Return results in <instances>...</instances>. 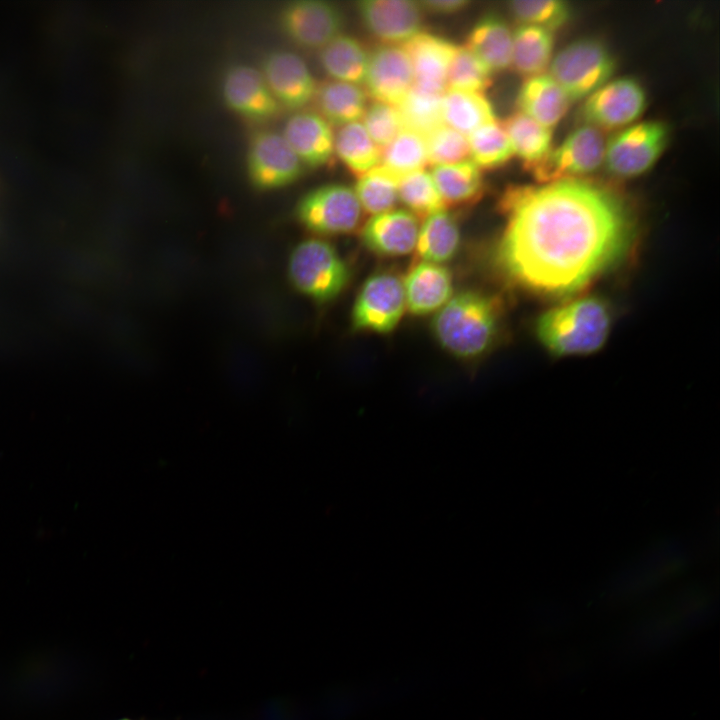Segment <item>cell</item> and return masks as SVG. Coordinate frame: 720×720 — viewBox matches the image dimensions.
Instances as JSON below:
<instances>
[{
  "label": "cell",
  "instance_id": "60d3db41",
  "mask_svg": "<svg viewBox=\"0 0 720 720\" xmlns=\"http://www.w3.org/2000/svg\"><path fill=\"white\" fill-rule=\"evenodd\" d=\"M119 720H133V719H130V718H122V719H119Z\"/></svg>",
  "mask_w": 720,
  "mask_h": 720
},
{
  "label": "cell",
  "instance_id": "7a4b0ae2",
  "mask_svg": "<svg viewBox=\"0 0 720 720\" xmlns=\"http://www.w3.org/2000/svg\"><path fill=\"white\" fill-rule=\"evenodd\" d=\"M611 321V312L604 300L584 296L543 313L536 323V333L553 354L586 355L599 350L605 343Z\"/></svg>",
  "mask_w": 720,
  "mask_h": 720
},
{
  "label": "cell",
  "instance_id": "ab89813d",
  "mask_svg": "<svg viewBox=\"0 0 720 720\" xmlns=\"http://www.w3.org/2000/svg\"><path fill=\"white\" fill-rule=\"evenodd\" d=\"M419 3L423 11L435 14H454L471 4L468 0H422Z\"/></svg>",
  "mask_w": 720,
  "mask_h": 720
},
{
  "label": "cell",
  "instance_id": "83f0119b",
  "mask_svg": "<svg viewBox=\"0 0 720 720\" xmlns=\"http://www.w3.org/2000/svg\"><path fill=\"white\" fill-rule=\"evenodd\" d=\"M553 47L552 31L521 24L513 32L511 65L528 77L542 74L552 60Z\"/></svg>",
  "mask_w": 720,
  "mask_h": 720
},
{
  "label": "cell",
  "instance_id": "603a6c76",
  "mask_svg": "<svg viewBox=\"0 0 720 720\" xmlns=\"http://www.w3.org/2000/svg\"><path fill=\"white\" fill-rule=\"evenodd\" d=\"M320 114L330 125L359 122L367 109V93L359 86L330 80L318 84L314 97Z\"/></svg>",
  "mask_w": 720,
  "mask_h": 720
},
{
  "label": "cell",
  "instance_id": "4316f807",
  "mask_svg": "<svg viewBox=\"0 0 720 720\" xmlns=\"http://www.w3.org/2000/svg\"><path fill=\"white\" fill-rule=\"evenodd\" d=\"M443 122L468 136L496 120L493 107L483 93L446 89L442 97Z\"/></svg>",
  "mask_w": 720,
  "mask_h": 720
},
{
  "label": "cell",
  "instance_id": "5bb4252c",
  "mask_svg": "<svg viewBox=\"0 0 720 720\" xmlns=\"http://www.w3.org/2000/svg\"><path fill=\"white\" fill-rule=\"evenodd\" d=\"M356 11L367 31L385 44L406 43L421 32L419 1L361 0L356 2Z\"/></svg>",
  "mask_w": 720,
  "mask_h": 720
},
{
  "label": "cell",
  "instance_id": "74e56055",
  "mask_svg": "<svg viewBox=\"0 0 720 720\" xmlns=\"http://www.w3.org/2000/svg\"><path fill=\"white\" fill-rule=\"evenodd\" d=\"M425 140L427 160L433 166L457 163L469 155L467 136L445 124L429 133Z\"/></svg>",
  "mask_w": 720,
  "mask_h": 720
},
{
  "label": "cell",
  "instance_id": "484cf974",
  "mask_svg": "<svg viewBox=\"0 0 720 720\" xmlns=\"http://www.w3.org/2000/svg\"><path fill=\"white\" fill-rule=\"evenodd\" d=\"M430 174L445 206L472 203L483 193L480 168L471 159L433 166Z\"/></svg>",
  "mask_w": 720,
  "mask_h": 720
},
{
  "label": "cell",
  "instance_id": "7402d4cb",
  "mask_svg": "<svg viewBox=\"0 0 720 720\" xmlns=\"http://www.w3.org/2000/svg\"><path fill=\"white\" fill-rule=\"evenodd\" d=\"M569 103L559 84L544 73L528 77L517 97L520 112L550 129L565 115Z\"/></svg>",
  "mask_w": 720,
  "mask_h": 720
},
{
  "label": "cell",
  "instance_id": "9a60e30c",
  "mask_svg": "<svg viewBox=\"0 0 720 720\" xmlns=\"http://www.w3.org/2000/svg\"><path fill=\"white\" fill-rule=\"evenodd\" d=\"M413 83L411 61L403 47L384 44L369 52L364 84L377 102L397 106Z\"/></svg>",
  "mask_w": 720,
  "mask_h": 720
},
{
  "label": "cell",
  "instance_id": "d590c367",
  "mask_svg": "<svg viewBox=\"0 0 720 720\" xmlns=\"http://www.w3.org/2000/svg\"><path fill=\"white\" fill-rule=\"evenodd\" d=\"M491 76L471 51L457 46L447 74V89L483 93L491 85Z\"/></svg>",
  "mask_w": 720,
  "mask_h": 720
},
{
  "label": "cell",
  "instance_id": "8992f818",
  "mask_svg": "<svg viewBox=\"0 0 720 720\" xmlns=\"http://www.w3.org/2000/svg\"><path fill=\"white\" fill-rule=\"evenodd\" d=\"M605 141L599 129L584 124L537 163L527 168L541 184L579 179L603 163Z\"/></svg>",
  "mask_w": 720,
  "mask_h": 720
},
{
  "label": "cell",
  "instance_id": "d6986e66",
  "mask_svg": "<svg viewBox=\"0 0 720 720\" xmlns=\"http://www.w3.org/2000/svg\"><path fill=\"white\" fill-rule=\"evenodd\" d=\"M282 135L304 166L321 167L334 154L335 135L331 125L316 112L298 111L291 115Z\"/></svg>",
  "mask_w": 720,
  "mask_h": 720
},
{
  "label": "cell",
  "instance_id": "3957f363",
  "mask_svg": "<svg viewBox=\"0 0 720 720\" xmlns=\"http://www.w3.org/2000/svg\"><path fill=\"white\" fill-rule=\"evenodd\" d=\"M500 321L495 299L476 291L451 297L436 313L432 330L439 344L461 358L476 357L493 343Z\"/></svg>",
  "mask_w": 720,
  "mask_h": 720
},
{
  "label": "cell",
  "instance_id": "836d02e7",
  "mask_svg": "<svg viewBox=\"0 0 720 720\" xmlns=\"http://www.w3.org/2000/svg\"><path fill=\"white\" fill-rule=\"evenodd\" d=\"M399 179L382 165L359 177L353 190L366 212L379 214L394 209Z\"/></svg>",
  "mask_w": 720,
  "mask_h": 720
},
{
  "label": "cell",
  "instance_id": "6da1fadb",
  "mask_svg": "<svg viewBox=\"0 0 720 720\" xmlns=\"http://www.w3.org/2000/svg\"><path fill=\"white\" fill-rule=\"evenodd\" d=\"M499 209L506 218L496 248L499 268L543 295L582 290L626 255L634 236L624 200L581 178L512 185Z\"/></svg>",
  "mask_w": 720,
  "mask_h": 720
},
{
  "label": "cell",
  "instance_id": "277c9868",
  "mask_svg": "<svg viewBox=\"0 0 720 720\" xmlns=\"http://www.w3.org/2000/svg\"><path fill=\"white\" fill-rule=\"evenodd\" d=\"M290 283L314 301L337 297L349 280V269L332 244L310 238L298 243L288 261Z\"/></svg>",
  "mask_w": 720,
  "mask_h": 720
},
{
  "label": "cell",
  "instance_id": "cb8c5ba5",
  "mask_svg": "<svg viewBox=\"0 0 720 720\" xmlns=\"http://www.w3.org/2000/svg\"><path fill=\"white\" fill-rule=\"evenodd\" d=\"M369 52L353 36L340 34L319 50V62L332 80L364 84Z\"/></svg>",
  "mask_w": 720,
  "mask_h": 720
},
{
  "label": "cell",
  "instance_id": "52a82bcc",
  "mask_svg": "<svg viewBox=\"0 0 720 720\" xmlns=\"http://www.w3.org/2000/svg\"><path fill=\"white\" fill-rule=\"evenodd\" d=\"M362 210L353 188L331 183L303 195L296 205V216L312 232L338 235L350 233L359 226Z\"/></svg>",
  "mask_w": 720,
  "mask_h": 720
},
{
  "label": "cell",
  "instance_id": "f546056e",
  "mask_svg": "<svg viewBox=\"0 0 720 720\" xmlns=\"http://www.w3.org/2000/svg\"><path fill=\"white\" fill-rule=\"evenodd\" d=\"M334 152L345 166L358 177L381 163V149L374 143L360 122L340 127L334 139Z\"/></svg>",
  "mask_w": 720,
  "mask_h": 720
},
{
  "label": "cell",
  "instance_id": "e575fe53",
  "mask_svg": "<svg viewBox=\"0 0 720 720\" xmlns=\"http://www.w3.org/2000/svg\"><path fill=\"white\" fill-rule=\"evenodd\" d=\"M397 190L398 200L414 215L427 217L445 208L431 174L423 169L401 177Z\"/></svg>",
  "mask_w": 720,
  "mask_h": 720
},
{
  "label": "cell",
  "instance_id": "e0dca14e",
  "mask_svg": "<svg viewBox=\"0 0 720 720\" xmlns=\"http://www.w3.org/2000/svg\"><path fill=\"white\" fill-rule=\"evenodd\" d=\"M403 48L411 61L413 86L424 92L443 94L457 46L442 37L420 32L404 43Z\"/></svg>",
  "mask_w": 720,
  "mask_h": 720
},
{
  "label": "cell",
  "instance_id": "ba28073f",
  "mask_svg": "<svg viewBox=\"0 0 720 720\" xmlns=\"http://www.w3.org/2000/svg\"><path fill=\"white\" fill-rule=\"evenodd\" d=\"M668 128L660 121L634 124L605 143L603 163L617 177L629 178L649 170L668 142Z\"/></svg>",
  "mask_w": 720,
  "mask_h": 720
},
{
  "label": "cell",
  "instance_id": "9c48e42d",
  "mask_svg": "<svg viewBox=\"0 0 720 720\" xmlns=\"http://www.w3.org/2000/svg\"><path fill=\"white\" fill-rule=\"evenodd\" d=\"M406 309L402 280L391 273L371 276L363 284L352 309L356 330L388 333L401 320Z\"/></svg>",
  "mask_w": 720,
  "mask_h": 720
},
{
  "label": "cell",
  "instance_id": "f1b7e54d",
  "mask_svg": "<svg viewBox=\"0 0 720 720\" xmlns=\"http://www.w3.org/2000/svg\"><path fill=\"white\" fill-rule=\"evenodd\" d=\"M502 126L513 154L524 162L526 168L540 161L551 149V129L520 111L507 117Z\"/></svg>",
  "mask_w": 720,
  "mask_h": 720
},
{
  "label": "cell",
  "instance_id": "ffe728a7",
  "mask_svg": "<svg viewBox=\"0 0 720 720\" xmlns=\"http://www.w3.org/2000/svg\"><path fill=\"white\" fill-rule=\"evenodd\" d=\"M402 282L406 308L414 315L437 311L452 297V276L442 264L421 261Z\"/></svg>",
  "mask_w": 720,
  "mask_h": 720
},
{
  "label": "cell",
  "instance_id": "44dd1931",
  "mask_svg": "<svg viewBox=\"0 0 720 720\" xmlns=\"http://www.w3.org/2000/svg\"><path fill=\"white\" fill-rule=\"evenodd\" d=\"M513 32L499 15L489 13L470 31L466 48L492 73L511 66Z\"/></svg>",
  "mask_w": 720,
  "mask_h": 720
},
{
  "label": "cell",
  "instance_id": "d6a6232c",
  "mask_svg": "<svg viewBox=\"0 0 720 720\" xmlns=\"http://www.w3.org/2000/svg\"><path fill=\"white\" fill-rule=\"evenodd\" d=\"M467 139L471 160L479 168L500 167L514 155L508 136L497 120L477 128Z\"/></svg>",
  "mask_w": 720,
  "mask_h": 720
},
{
  "label": "cell",
  "instance_id": "4dcf8cb0",
  "mask_svg": "<svg viewBox=\"0 0 720 720\" xmlns=\"http://www.w3.org/2000/svg\"><path fill=\"white\" fill-rule=\"evenodd\" d=\"M428 163L425 137L403 128L395 138L381 149V163L398 179L422 170Z\"/></svg>",
  "mask_w": 720,
  "mask_h": 720
},
{
  "label": "cell",
  "instance_id": "d4e9b609",
  "mask_svg": "<svg viewBox=\"0 0 720 720\" xmlns=\"http://www.w3.org/2000/svg\"><path fill=\"white\" fill-rule=\"evenodd\" d=\"M460 245L455 218L445 209L434 212L419 227L416 252L421 261L441 264L450 260Z\"/></svg>",
  "mask_w": 720,
  "mask_h": 720
},
{
  "label": "cell",
  "instance_id": "8d00e7d4",
  "mask_svg": "<svg viewBox=\"0 0 720 720\" xmlns=\"http://www.w3.org/2000/svg\"><path fill=\"white\" fill-rule=\"evenodd\" d=\"M511 14L522 24L554 31L570 17L568 3L561 0H515L508 3Z\"/></svg>",
  "mask_w": 720,
  "mask_h": 720
},
{
  "label": "cell",
  "instance_id": "7c38bea8",
  "mask_svg": "<svg viewBox=\"0 0 720 720\" xmlns=\"http://www.w3.org/2000/svg\"><path fill=\"white\" fill-rule=\"evenodd\" d=\"M646 107V94L634 78L608 81L585 100L582 117L597 129L619 128L635 121Z\"/></svg>",
  "mask_w": 720,
  "mask_h": 720
},
{
  "label": "cell",
  "instance_id": "1f68e13d",
  "mask_svg": "<svg viewBox=\"0 0 720 720\" xmlns=\"http://www.w3.org/2000/svg\"><path fill=\"white\" fill-rule=\"evenodd\" d=\"M443 94H433L412 86L396 106L403 128L424 137L444 124L442 114Z\"/></svg>",
  "mask_w": 720,
  "mask_h": 720
},
{
  "label": "cell",
  "instance_id": "5b68a950",
  "mask_svg": "<svg viewBox=\"0 0 720 720\" xmlns=\"http://www.w3.org/2000/svg\"><path fill=\"white\" fill-rule=\"evenodd\" d=\"M615 69L608 49L598 40H576L559 51L549 64V75L570 101L587 98L606 84Z\"/></svg>",
  "mask_w": 720,
  "mask_h": 720
},
{
  "label": "cell",
  "instance_id": "4fadbf2b",
  "mask_svg": "<svg viewBox=\"0 0 720 720\" xmlns=\"http://www.w3.org/2000/svg\"><path fill=\"white\" fill-rule=\"evenodd\" d=\"M260 72L281 107L298 111L315 97L318 84L306 62L294 52H270L263 58Z\"/></svg>",
  "mask_w": 720,
  "mask_h": 720
},
{
  "label": "cell",
  "instance_id": "2e32d148",
  "mask_svg": "<svg viewBox=\"0 0 720 720\" xmlns=\"http://www.w3.org/2000/svg\"><path fill=\"white\" fill-rule=\"evenodd\" d=\"M222 94L232 111L250 120H269L281 109L260 70L247 65H235L227 70Z\"/></svg>",
  "mask_w": 720,
  "mask_h": 720
},
{
  "label": "cell",
  "instance_id": "8fae6325",
  "mask_svg": "<svg viewBox=\"0 0 720 720\" xmlns=\"http://www.w3.org/2000/svg\"><path fill=\"white\" fill-rule=\"evenodd\" d=\"M280 24L286 36L296 45L320 50L341 34L344 15L334 2L295 0L283 7Z\"/></svg>",
  "mask_w": 720,
  "mask_h": 720
},
{
  "label": "cell",
  "instance_id": "30bf717a",
  "mask_svg": "<svg viewBox=\"0 0 720 720\" xmlns=\"http://www.w3.org/2000/svg\"><path fill=\"white\" fill-rule=\"evenodd\" d=\"M304 165L282 134L261 131L253 136L247 153V172L258 190H272L294 183Z\"/></svg>",
  "mask_w": 720,
  "mask_h": 720
},
{
  "label": "cell",
  "instance_id": "ac0fdd59",
  "mask_svg": "<svg viewBox=\"0 0 720 720\" xmlns=\"http://www.w3.org/2000/svg\"><path fill=\"white\" fill-rule=\"evenodd\" d=\"M419 227L413 213L392 209L370 217L362 228L361 240L376 254L402 256L415 249Z\"/></svg>",
  "mask_w": 720,
  "mask_h": 720
},
{
  "label": "cell",
  "instance_id": "f35d334b",
  "mask_svg": "<svg viewBox=\"0 0 720 720\" xmlns=\"http://www.w3.org/2000/svg\"><path fill=\"white\" fill-rule=\"evenodd\" d=\"M362 124L380 149L387 146L403 129L396 106L377 101L367 107Z\"/></svg>",
  "mask_w": 720,
  "mask_h": 720
}]
</instances>
